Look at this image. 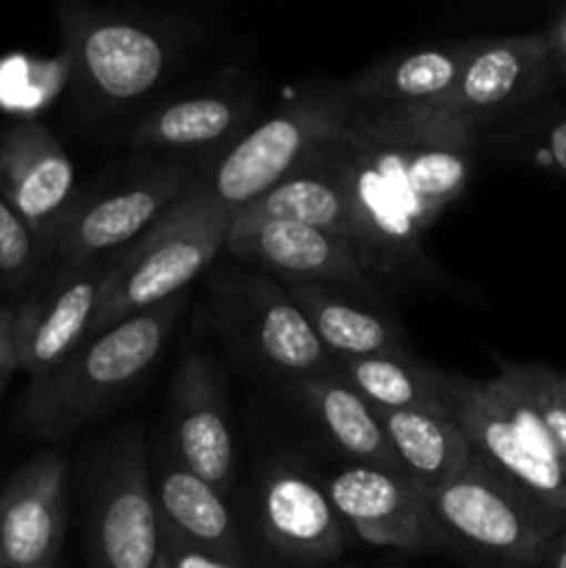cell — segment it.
I'll return each mask as SVG.
<instances>
[{
	"label": "cell",
	"mask_w": 566,
	"mask_h": 568,
	"mask_svg": "<svg viewBox=\"0 0 566 568\" xmlns=\"http://www.w3.org/2000/svg\"><path fill=\"white\" fill-rule=\"evenodd\" d=\"M477 122L449 105L353 109L316 148L353 211L366 272L425 266V233L458 203L475 170Z\"/></svg>",
	"instance_id": "1"
},
{
	"label": "cell",
	"mask_w": 566,
	"mask_h": 568,
	"mask_svg": "<svg viewBox=\"0 0 566 568\" xmlns=\"http://www.w3.org/2000/svg\"><path fill=\"white\" fill-rule=\"evenodd\" d=\"M186 297L166 300L89 336L48 375L33 377L20 403V425L48 442L72 436L125 399L175 333Z\"/></svg>",
	"instance_id": "2"
},
{
	"label": "cell",
	"mask_w": 566,
	"mask_h": 568,
	"mask_svg": "<svg viewBox=\"0 0 566 568\" xmlns=\"http://www.w3.org/2000/svg\"><path fill=\"white\" fill-rule=\"evenodd\" d=\"M447 549L497 568H533L566 516L505 477L472 449L461 475L425 494Z\"/></svg>",
	"instance_id": "3"
},
{
	"label": "cell",
	"mask_w": 566,
	"mask_h": 568,
	"mask_svg": "<svg viewBox=\"0 0 566 568\" xmlns=\"http://www.w3.org/2000/svg\"><path fill=\"white\" fill-rule=\"evenodd\" d=\"M231 222L233 216L211 203L209 194L194 183L192 192L178 200L128 253L117 255L89 336L183 294L216 253L225 250Z\"/></svg>",
	"instance_id": "4"
},
{
	"label": "cell",
	"mask_w": 566,
	"mask_h": 568,
	"mask_svg": "<svg viewBox=\"0 0 566 568\" xmlns=\"http://www.w3.org/2000/svg\"><path fill=\"white\" fill-rule=\"evenodd\" d=\"M350 111L353 105L338 87L309 89L292 105L244 133L222 155L211 175L198 181V186L209 194L211 203L236 216L261 194L297 172L316 148L344 125Z\"/></svg>",
	"instance_id": "5"
},
{
	"label": "cell",
	"mask_w": 566,
	"mask_h": 568,
	"mask_svg": "<svg viewBox=\"0 0 566 568\" xmlns=\"http://www.w3.org/2000/svg\"><path fill=\"white\" fill-rule=\"evenodd\" d=\"M449 410L472 449L505 477L566 516V464L536 410L503 377L449 375Z\"/></svg>",
	"instance_id": "6"
},
{
	"label": "cell",
	"mask_w": 566,
	"mask_h": 568,
	"mask_svg": "<svg viewBox=\"0 0 566 568\" xmlns=\"http://www.w3.org/2000/svg\"><path fill=\"white\" fill-rule=\"evenodd\" d=\"M89 568H155L161 525L142 433L122 430L94 469L89 491Z\"/></svg>",
	"instance_id": "7"
},
{
	"label": "cell",
	"mask_w": 566,
	"mask_h": 568,
	"mask_svg": "<svg viewBox=\"0 0 566 568\" xmlns=\"http://www.w3.org/2000/svg\"><path fill=\"white\" fill-rule=\"evenodd\" d=\"M61 31L78 83L100 105L125 109L148 98L172 64L170 37L148 22L70 6Z\"/></svg>",
	"instance_id": "8"
},
{
	"label": "cell",
	"mask_w": 566,
	"mask_h": 568,
	"mask_svg": "<svg viewBox=\"0 0 566 568\" xmlns=\"http://www.w3.org/2000/svg\"><path fill=\"white\" fill-rule=\"evenodd\" d=\"M220 316L228 338L253 364L289 383L336 369L311 322L286 292L264 275H239L222 286Z\"/></svg>",
	"instance_id": "9"
},
{
	"label": "cell",
	"mask_w": 566,
	"mask_h": 568,
	"mask_svg": "<svg viewBox=\"0 0 566 568\" xmlns=\"http://www.w3.org/2000/svg\"><path fill=\"white\" fill-rule=\"evenodd\" d=\"M194 183L198 178L186 166H159L78 203L53 242L61 266L89 264L137 236L142 239L178 200L192 192Z\"/></svg>",
	"instance_id": "10"
},
{
	"label": "cell",
	"mask_w": 566,
	"mask_h": 568,
	"mask_svg": "<svg viewBox=\"0 0 566 568\" xmlns=\"http://www.w3.org/2000/svg\"><path fill=\"white\" fill-rule=\"evenodd\" d=\"M325 488L344 527L361 541L405 552L447 549L425 491L403 471L347 464Z\"/></svg>",
	"instance_id": "11"
},
{
	"label": "cell",
	"mask_w": 566,
	"mask_h": 568,
	"mask_svg": "<svg viewBox=\"0 0 566 568\" xmlns=\"http://www.w3.org/2000/svg\"><path fill=\"white\" fill-rule=\"evenodd\" d=\"M259 516L266 544L292 564H331L347 547V527L327 488L289 455L266 464L259 483Z\"/></svg>",
	"instance_id": "12"
},
{
	"label": "cell",
	"mask_w": 566,
	"mask_h": 568,
	"mask_svg": "<svg viewBox=\"0 0 566 568\" xmlns=\"http://www.w3.org/2000/svg\"><path fill=\"white\" fill-rule=\"evenodd\" d=\"M117 258L61 266L59 275L22 308H14L17 364L31 377L48 375L89 336L100 292Z\"/></svg>",
	"instance_id": "13"
},
{
	"label": "cell",
	"mask_w": 566,
	"mask_h": 568,
	"mask_svg": "<svg viewBox=\"0 0 566 568\" xmlns=\"http://www.w3.org/2000/svg\"><path fill=\"white\" fill-rule=\"evenodd\" d=\"M0 194L31 227L37 242L53 247L78 205L75 166L50 128L22 122L0 139Z\"/></svg>",
	"instance_id": "14"
},
{
	"label": "cell",
	"mask_w": 566,
	"mask_h": 568,
	"mask_svg": "<svg viewBox=\"0 0 566 568\" xmlns=\"http://www.w3.org/2000/svg\"><path fill=\"white\" fill-rule=\"evenodd\" d=\"M67 532V460L42 453L0 491V564L59 568Z\"/></svg>",
	"instance_id": "15"
},
{
	"label": "cell",
	"mask_w": 566,
	"mask_h": 568,
	"mask_svg": "<svg viewBox=\"0 0 566 568\" xmlns=\"http://www.w3.org/2000/svg\"><path fill=\"white\" fill-rule=\"evenodd\" d=\"M170 399L178 460L225 497L233 488L236 444L220 366L205 353H189L178 366Z\"/></svg>",
	"instance_id": "16"
},
{
	"label": "cell",
	"mask_w": 566,
	"mask_h": 568,
	"mask_svg": "<svg viewBox=\"0 0 566 568\" xmlns=\"http://www.w3.org/2000/svg\"><path fill=\"white\" fill-rule=\"evenodd\" d=\"M225 250L247 264L303 283L355 286L370 275L347 239L300 222L233 220Z\"/></svg>",
	"instance_id": "17"
},
{
	"label": "cell",
	"mask_w": 566,
	"mask_h": 568,
	"mask_svg": "<svg viewBox=\"0 0 566 568\" xmlns=\"http://www.w3.org/2000/svg\"><path fill=\"white\" fill-rule=\"evenodd\" d=\"M553 55L544 33L483 39L472 44V53L461 70L458 83L444 105L481 120L516 109L538 98L549 81Z\"/></svg>",
	"instance_id": "18"
},
{
	"label": "cell",
	"mask_w": 566,
	"mask_h": 568,
	"mask_svg": "<svg viewBox=\"0 0 566 568\" xmlns=\"http://www.w3.org/2000/svg\"><path fill=\"white\" fill-rule=\"evenodd\" d=\"M475 42H447L408 50L366 67L342 83L353 109L386 105H444L458 83Z\"/></svg>",
	"instance_id": "19"
},
{
	"label": "cell",
	"mask_w": 566,
	"mask_h": 568,
	"mask_svg": "<svg viewBox=\"0 0 566 568\" xmlns=\"http://www.w3.org/2000/svg\"><path fill=\"white\" fill-rule=\"evenodd\" d=\"M333 358L411 355L405 333L383 311L361 303L344 283H283Z\"/></svg>",
	"instance_id": "20"
},
{
	"label": "cell",
	"mask_w": 566,
	"mask_h": 568,
	"mask_svg": "<svg viewBox=\"0 0 566 568\" xmlns=\"http://www.w3.org/2000/svg\"><path fill=\"white\" fill-rule=\"evenodd\" d=\"M289 388L311 410L325 436L347 458H353V464L403 471L392 447H388L377 410L336 369L289 383Z\"/></svg>",
	"instance_id": "21"
},
{
	"label": "cell",
	"mask_w": 566,
	"mask_h": 568,
	"mask_svg": "<svg viewBox=\"0 0 566 568\" xmlns=\"http://www.w3.org/2000/svg\"><path fill=\"white\" fill-rule=\"evenodd\" d=\"M386 442L403 475L425 494L464 471L472 458V444L447 414L431 410H377Z\"/></svg>",
	"instance_id": "22"
},
{
	"label": "cell",
	"mask_w": 566,
	"mask_h": 568,
	"mask_svg": "<svg viewBox=\"0 0 566 568\" xmlns=\"http://www.w3.org/2000/svg\"><path fill=\"white\" fill-rule=\"evenodd\" d=\"M159 519L170 525L178 536L220 558L242 564V544L233 527L225 497L214 486L189 471L181 460H166L155 486Z\"/></svg>",
	"instance_id": "23"
},
{
	"label": "cell",
	"mask_w": 566,
	"mask_h": 568,
	"mask_svg": "<svg viewBox=\"0 0 566 568\" xmlns=\"http://www.w3.org/2000/svg\"><path fill=\"white\" fill-rule=\"evenodd\" d=\"M336 372L375 410H449V375L431 369L411 355H375V358H338Z\"/></svg>",
	"instance_id": "24"
},
{
	"label": "cell",
	"mask_w": 566,
	"mask_h": 568,
	"mask_svg": "<svg viewBox=\"0 0 566 568\" xmlns=\"http://www.w3.org/2000/svg\"><path fill=\"white\" fill-rule=\"evenodd\" d=\"M233 220L300 222V225L336 233L355 247L353 211H350L347 197L314 155L297 172H292L286 181L272 186L253 205L239 211Z\"/></svg>",
	"instance_id": "25"
},
{
	"label": "cell",
	"mask_w": 566,
	"mask_h": 568,
	"mask_svg": "<svg viewBox=\"0 0 566 568\" xmlns=\"http://www.w3.org/2000/svg\"><path fill=\"white\" fill-rule=\"evenodd\" d=\"M244 116V105L228 94H194L148 111L133 125V148L192 150L225 139Z\"/></svg>",
	"instance_id": "26"
},
{
	"label": "cell",
	"mask_w": 566,
	"mask_h": 568,
	"mask_svg": "<svg viewBox=\"0 0 566 568\" xmlns=\"http://www.w3.org/2000/svg\"><path fill=\"white\" fill-rule=\"evenodd\" d=\"M499 377L527 399L544 430L553 438L555 449L566 464V372L542 364H508L497 358Z\"/></svg>",
	"instance_id": "27"
},
{
	"label": "cell",
	"mask_w": 566,
	"mask_h": 568,
	"mask_svg": "<svg viewBox=\"0 0 566 568\" xmlns=\"http://www.w3.org/2000/svg\"><path fill=\"white\" fill-rule=\"evenodd\" d=\"M39 242L31 227L17 216V211L0 194V272L9 277H26L37 261Z\"/></svg>",
	"instance_id": "28"
},
{
	"label": "cell",
	"mask_w": 566,
	"mask_h": 568,
	"mask_svg": "<svg viewBox=\"0 0 566 568\" xmlns=\"http://www.w3.org/2000/svg\"><path fill=\"white\" fill-rule=\"evenodd\" d=\"M161 525V555H164L166 566L170 568H242V564L220 558V555L209 552V549L198 547V544L186 541L178 536L170 525L159 519Z\"/></svg>",
	"instance_id": "29"
},
{
	"label": "cell",
	"mask_w": 566,
	"mask_h": 568,
	"mask_svg": "<svg viewBox=\"0 0 566 568\" xmlns=\"http://www.w3.org/2000/svg\"><path fill=\"white\" fill-rule=\"evenodd\" d=\"M17 369H20V364H17L14 347V308L0 305V399H3L6 386Z\"/></svg>",
	"instance_id": "30"
},
{
	"label": "cell",
	"mask_w": 566,
	"mask_h": 568,
	"mask_svg": "<svg viewBox=\"0 0 566 568\" xmlns=\"http://www.w3.org/2000/svg\"><path fill=\"white\" fill-rule=\"evenodd\" d=\"M544 155H547V161L555 170L566 175V116L564 120H555L544 131Z\"/></svg>",
	"instance_id": "31"
},
{
	"label": "cell",
	"mask_w": 566,
	"mask_h": 568,
	"mask_svg": "<svg viewBox=\"0 0 566 568\" xmlns=\"http://www.w3.org/2000/svg\"><path fill=\"white\" fill-rule=\"evenodd\" d=\"M544 37H547L553 67H560V72H566V9L560 11L558 20L553 22L549 33H544Z\"/></svg>",
	"instance_id": "32"
},
{
	"label": "cell",
	"mask_w": 566,
	"mask_h": 568,
	"mask_svg": "<svg viewBox=\"0 0 566 568\" xmlns=\"http://www.w3.org/2000/svg\"><path fill=\"white\" fill-rule=\"evenodd\" d=\"M538 568H566V527L549 541V547L544 549Z\"/></svg>",
	"instance_id": "33"
},
{
	"label": "cell",
	"mask_w": 566,
	"mask_h": 568,
	"mask_svg": "<svg viewBox=\"0 0 566 568\" xmlns=\"http://www.w3.org/2000/svg\"><path fill=\"white\" fill-rule=\"evenodd\" d=\"M155 568H170V566H166V560H164V555H161V564H159V566H155Z\"/></svg>",
	"instance_id": "34"
},
{
	"label": "cell",
	"mask_w": 566,
	"mask_h": 568,
	"mask_svg": "<svg viewBox=\"0 0 566 568\" xmlns=\"http://www.w3.org/2000/svg\"><path fill=\"white\" fill-rule=\"evenodd\" d=\"M0 568H9V566H3V564H0Z\"/></svg>",
	"instance_id": "35"
},
{
	"label": "cell",
	"mask_w": 566,
	"mask_h": 568,
	"mask_svg": "<svg viewBox=\"0 0 566 568\" xmlns=\"http://www.w3.org/2000/svg\"><path fill=\"white\" fill-rule=\"evenodd\" d=\"M564 75H566V72H564Z\"/></svg>",
	"instance_id": "36"
}]
</instances>
